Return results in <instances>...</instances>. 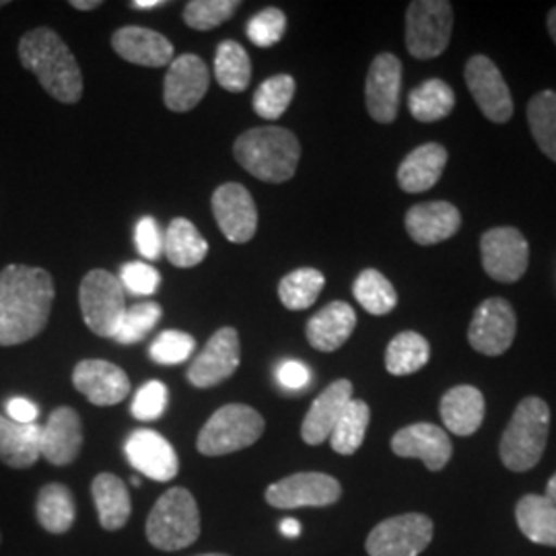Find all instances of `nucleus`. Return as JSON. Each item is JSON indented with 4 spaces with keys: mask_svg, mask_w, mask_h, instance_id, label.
<instances>
[{
    "mask_svg": "<svg viewBox=\"0 0 556 556\" xmlns=\"http://www.w3.org/2000/svg\"><path fill=\"white\" fill-rule=\"evenodd\" d=\"M54 280L43 268L11 264L0 270V346H17L48 326Z\"/></svg>",
    "mask_w": 556,
    "mask_h": 556,
    "instance_id": "f257e3e1",
    "label": "nucleus"
},
{
    "mask_svg": "<svg viewBox=\"0 0 556 556\" xmlns=\"http://www.w3.org/2000/svg\"><path fill=\"white\" fill-rule=\"evenodd\" d=\"M20 60L54 100L77 103L83 98L79 62L56 31L48 27L27 31L20 40Z\"/></svg>",
    "mask_w": 556,
    "mask_h": 556,
    "instance_id": "f03ea898",
    "label": "nucleus"
},
{
    "mask_svg": "<svg viewBox=\"0 0 556 556\" xmlns=\"http://www.w3.org/2000/svg\"><path fill=\"white\" fill-rule=\"evenodd\" d=\"M239 165L254 178L282 184L295 176L301 144L298 137L280 126H262L243 132L233 147Z\"/></svg>",
    "mask_w": 556,
    "mask_h": 556,
    "instance_id": "7ed1b4c3",
    "label": "nucleus"
},
{
    "mask_svg": "<svg viewBox=\"0 0 556 556\" xmlns=\"http://www.w3.org/2000/svg\"><path fill=\"white\" fill-rule=\"evenodd\" d=\"M548 433L551 406L542 397H523L517 404L498 443V456L503 466L511 472L532 470L546 450Z\"/></svg>",
    "mask_w": 556,
    "mask_h": 556,
    "instance_id": "20e7f679",
    "label": "nucleus"
},
{
    "mask_svg": "<svg viewBox=\"0 0 556 556\" xmlns=\"http://www.w3.org/2000/svg\"><path fill=\"white\" fill-rule=\"evenodd\" d=\"M147 540L163 553H178L192 546L200 536V509L194 495L174 486L165 491L147 517Z\"/></svg>",
    "mask_w": 556,
    "mask_h": 556,
    "instance_id": "39448f33",
    "label": "nucleus"
},
{
    "mask_svg": "<svg viewBox=\"0 0 556 556\" xmlns=\"http://www.w3.org/2000/svg\"><path fill=\"white\" fill-rule=\"evenodd\" d=\"M266 429L264 417L248 404H225L204 422L197 439L202 456H229L254 445Z\"/></svg>",
    "mask_w": 556,
    "mask_h": 556,
    "instance_id": "423d86ee",
    "label": "nucleus"
},
{
    "mask_svg": "<svg viewBox=\"0 0 556 556\" xmlns=\"http://www.w3.org/2000/svg\"><path fill=\"white\" fill-rule=\"evenodd\" d=\"M80 314L87 328L101 338L118 334L126 314V295L119 278L108 270H91L80 280Z\"/></svg>",
    "mask_w": 556,
    "mask_h": 556,
    "instance_id": "0eeeda50",
    "label": "nucleus"
},
{
    "mask_svg": "<svg viewBox=\"0 0 556 556\" xmlns=\"http://www.w3.org/2000/svg\"><path fill=\"white\" fill-rule=\"evenodd\" d=\"M454 31V7L447 0H415L406 11V48L418 60L441 56Z\"/></svg>",
    "mask_w": 556,
    "mask_h": 556,
    "instance_id": "6e6552de",
    "label": "nucleus"
},
{
    "mask_svg": "<svg viewBox=\"0 0 556 556\" xmlns=\"http://www.w3.org/2000/svg\"><path fill=\"white\" fill-rule=\"evenodd\" d=\"M435 534L433 519L425 514H402L379 521L365 540L369 556L422 555Z\"/></svg>",
    "mask_w": 556,
    "mask_h": 556,
    "instance_id": "1a4fd4ad",
    "label": "nucleus"
},
{
    "mask_svg": "<svg viewBox=\"0 0 556 556\" xmlns=\"http://www.w3.org/2000/svg\"><path fill=\"white\" fill-rule=\"evenodd\" d=\"M482 268L497 282H517L530 264L528 239L516 227H495L480 238Z\"/></svg>",
    "mask_w": 556,
    "mask_h": 556,
    "instance_id": "9d476101",
    "label": "nucleus"
},
{
    "mask_svg": "<svg viewBox=\"0 0 556 556\" xmlns=\"http://www.w3.org/2000/svg\"><path fill=\"white\" fill-rule=\"evenodd\" d=\"M264 498L275 509L330 507L342 498V484L338 478L324 472H298L273 482Z\"/></svg>",
    "mask_w": 556,
    "mask_h": 556,
    "instance_id": "9b49d317",
    "label": "nucleus"
},
{
    "mask_svg": "<svg viewBox=\"0 0 556 556\" xmlns=\"http://www.w3.org/2000/svg\"><path fill=\"white\" fill-rule=\"evenodd\" d=\"M517 334V316L509 301L491 298L478 305L470 328V346L486 357H498L507 353Z\"/></svg>",
    "mask_w": 556,
    "mask_h": 556,
    "instance_id": "f8f14e48",
    "label": "nucleus"
},
{
    "mask_svg": "<svg viewBox=\"0 0 556 556\" xmlns=\"http://www.w3.org/2000/svg\"><path fill=\"white\" fill-rule=\"evenodd\" d=\"M464 79L484 118L495 124H505L511 119L514 116L511 91L493 60L482 54L472 56L466 62Z\"/></svg>",
    "mask_w": 556,
    "mask_h": 556,
    "instance_id": "ddd939ff",
    "label": "nucleus"
},
{
    "mask_svg": "<svg viewBox=\"0 0 556 556\" xmlns=\"http://www.w3.org/2000/svg\"><path fill=\"white\" fill-rule=\"evenodd\" d=\"M239 363L241 346L238 330L227 326L217 330L199 357L190 363L186 379L199 390H208L231 378L238 371Z\"/></svg>",
    "mask_w": 556,
    "mask_h": 556,
    "instance_id": "4468645a",
    "label": "nucleus"
},
{
    "mask_svg": "<svg viewBox=\"0 0 556 556\" xmlns=\"http://www.w3.org/2000/svg\"><path fill=\"white\" fill-rule=\"evenodd\" d=\"M390 447L397 457L420 459L429 472H441L454 456V443L433 422H415L394 433Z\"/></svg>",
    "mask_w": 556,
    "mask_h": 556,
    "instance_id": "2eb2a0df",
    "label": "nucleus"
},
{
    "mask_svg": "<svg viewBox=\"0 0 556 556\" xmlns=\"http://www.w3.org/2000/svg\"><path fill=\"white\" fill-rule=\"evenodd\" d=\"M213 215L231 243H248L258 231V208L241 184H223L213 194Z\"/></svg>",
    "mask_w": 556,
    "mask_h": 556,
    "instance_id": "dca6fc26",
    "label": "nucleus"
},
{
    "mask_svg": "<svg viewBox=\"0 0 556 556\" xmlns=\"http://www.w3.org/2000/svg\"><path fill=\"white\" fill-rule=\"evenodd\" d=\"M402 62L394 54H378L365 80V103L369 116L379 124H392L400 110Z\"/></svg>",
    "mask_w": 556,
    "mask_h": 556,
    "instance_id": "f3484780",
    "label": "nucleus"
},
{
    "mask_svg": "<svg viewBox=\"0 0 556 556\" xmlns=\"http://www.w3.org/2000/svg\"><path fill=\"white\" fill-rule=\"evenodd\" d=\"M124 454L130 466L151 480L169 482L178 477L179 459L174 445L157 431L139 429L124 443Z\"/></svg>",
    "mask_w": 556,
    "mask_h": 556,
    "instance_id": "a211bd4d",
    "label": "nucleus"
},
{
    "mask_svg": "<svg viewBox=\"0 0 556 556\" xmlns=\"http://www.w3.org/2000/svg\"><path fill=\"white\" fill-rule=\"evenodd\" d=\"M75 390L96 406H116L130 394V379L118 365L103 358H85L73 369Z\"/></svg>",
    "mask_w": 556,
    "mask_h": 556,
    "instance_id": "6ab92c4d",
    "label": "nucleus"
},
{
    "mask_svg": "<svg viewBox=\"0 0 556 556\" xmlns=\"http://www.w3.org/2000/svg\"><path fill=\"white\" fill-rule=\"evenodd\" d=\"M211 75L197 54H181L169 64L163 85V101L172 112H190L208 91Z\"/></svg>",
    "mask_w": 556,
    "mask_h": 556,
    "instance_id": "aec40b11",
    "label": "nucleus"
},
{
    "mask_svg": "<svg viewBox=\"0 0 556 556\" xmlns=\"http://www.w3.org/2000/svg\"><path fill=\"white\" fill-rule=\"evenodd\" d=\"M41 457L52 466H68L83 450V422L79 413L71 406L52 410L48 422L41 427Z\"/></svg>",
    "mask_w": 556,
    "mask_h": 556,
    "instance_id": "412c9836",
    "label": "nucleus"
},
{
    "mask_svg": "<svg viewBox=\"0 0 556 556\" xmlns=\"http://www.w3.org/2000/svg\"><path fill=\"white\" fill-rule=\"evenodd\" d=\"M351 400H353V381L351 379L332 381L309 406L307 415L301 422V439L307 445H321L324 441H328L337 427L338 418Z\"/></svg>",
    "mask_w": 556,
    "mask_h": 556,
    "instance_id": "4be33fe9",
    "label": "nucleus"
},
{
    "mask_svg": "<svg viewBox=\"0 0 556 556\" xmlns=\"http://www.w3.org/2000/svg\"><path fill=\"white\" fill-rule=\"evenodd\" d=\"M404 225L418 245H435L456 236L462 227V215L452 202H422L406 213Z\"/></svg>",
    "mask_w": 556,
    "mask_h": 556,
    "instance_id": "5701e85b",
    "label": "nucleus"
},
{
    "mask_svg": "<svg viewBox=\"0 0 556 556\" xmlns=\"http://www.w3.org/2000/svg\"><path fill=\"white\" fill-rule=\"evenodd\" d=\"M112 48L119 59L139 66L160 68L174 62V43L160 31L128 25L112 36Z\"/></svg>",
    "mask_w": 556,
    "mask_h": 556,
    "instance_id": "b1692460",
    "label": "nucleus"
},
{
    "mask_svg": "<svg viewBox=\"0 0 556 556\" xmlns=\"http://www.w3.org/2000/svg\"><path fill=\"white\" fill-rule=\"evenodd\" d=\"M486 402L475 386H456L447 390L439 402V415L450 433L470 438L482 427Z\"/></svg>",
    "mask_w": 556,
    "mask_h": 556,
    "instance_id": "393cba45",
    "label": "nucleus"
},
{
    "mask_svg": "<svg viewBox=\"0 0 556 556\" xmlns=\"http://www.w3.org/2000/svg\"><path fill=\"white\" fill-rule=\"evenodd\" d=\"M357 328V314L346 301H332L321 307L305 326V337L319 353H334Z\"/></svg>",
    "mask_w": 556,
    "mask_h": 556,
    "instance_id": "a878e982",
    "label": "nucleus"
},
{
    "mask_svg": "<svg viewBox=\"0 0 556 556\" xmlns=\"http://www.w3.org/2000/svg\"><path fill=\"white\" fill-rule=\"evenodd\" d=\"M447 163V149L439 142H425L410 151L397 167V184L404 192H427L438 184Z\"/></svg>",
    "mask_w": 556,
    "mask_h": 556,
    "instance_id": "bb28decb",
    "label": "nucleus"
},
{
    "mask_svg": "<svg viewBox=\"0 0 556 556\" xmlns=\"http://www.w3.org/2000/svg\"><path fill=\"white\" fill-rule=\"evenodd\" d=\"M41 427L21 425L0 415V462L9 468H31L41 456Z\"/></svg>",
    "mask_w": 556,
    "mask_h": 556,
    "instance_id": "cd10ccee",
    "label": "nucleus"
},
{
    "mask_svg": "<svg viewBox=\"0 0 556 556\" xmlns=\"http://www.w3.org/2000/svg\"><path fill=\"white\" fill-rule=\"evenodd\" d=\"M91 495L96 501L103 530L118 532L128 523L132 514V501L122 478L112 472H101L91 482Z\"/></svg>",
    "mask_w": 556,
    "mask_h": 556,
    "instance_id": "c85d7f7f",
    "label": "nucleus"
},
{
    "mask_svg": "<svg viewBox=\"0 0 556 556\" xmlns=\"http://www.w3.org/2000/svg\"><path fill=\"white\" fill-rule=\"evenodd\" d=\"M519 532L540 546L556 548V503L546 495H523L517 501Z\"/></svg>",
    "mask_w": 556,
    "mask_h": 556,
    "instance_id": "c756f323",
    "label": "nucleus"
},
{
    "mask_svg": "<svg viewBox=\"0 0 556 556\" xmlns=\"http://www.w3.org/2000/svg\"><path fill=\"white\" fill-rule=\"evenodd\" d=\"M38 523L50 534H66L77 519V503L71 489L62 482L41 486L36 498Z\"/></svg>",
    "mask_w": 556,
    "mask_h": 556,
    "instance_id": "7c9ffc66",
    "label": "nucleus"
},
{
    "mask_svg": "<svg viewBox=\"0 0 556 556\" xmlns=\"http://www.w3.org/2000/svg\"><path fill=\"white\" fill-rule=\"evenodd\" d=\"M163 254L178 268H194L208 254V243L200 236L194 223L188 219L172 220L163 239Z\"/></svg>",
    "mask_w": 556,
    "mask_h": 556,
    "instance_id": "2f4dec72",
    "label": "nucleus"
},
{
    "mask_svg": "<svg viewBox=\"0 0 556 556\" xmlns=\"http://www.w3.org/2000/svg\"><path fill=\"white\" fill-rule=\"evenodd\" d=\"M431 358V346L427 338L418 332L406 330L390 340L386 349V369L388 374L404 378L420 371Z\"/></svg>",
    "mask_w": 556,
    "mask_h": 556,
    "instance_id": "473e14b6",
    "label": "nucleus"
},
{
    "mask_svg": "<svg viewBox=\"0 0 556 556\" xmlns=\"http://www.w3.org/2000/svg\"><path fill=\"white\" fill-rule=\"evenodd\" d=\"M456 108L454 89L441 79L420 83L408 96V110L413 118L425 124L447 118Z\"/></svg>",
    "mask_w": 556,
    "mask_h": 556,
    "instance_id": "72a5a7b5",
    "label": "nucleus"
},
{
    "mask_svg": "<svg viewBox=\"0 0 556 556\" xmlns=\"http://www.w3.org/2000/svg\"><path fill=\"white\" fill-rule=\"evenodd\" d=\"M371 420V408L365 400H351L342 415L338 418L337 427L330 435V445L340 456H353L363 445L367 427Z\"/></svg>",
    "mask_w": 556,
    "mask_h": 556,
    "instance_id": "f704fd0d",
    "label": "nucleus"
},
{
    "mask_svg": "<svg viewBox=\"0 0 556 556\" xmlns=\"http://www.w3.org/2000/svg\"><path fill=\"white\" fill-rule=\"evenodd\" d=\"M215 77L223 89L241 93L252 80V62L239 41H220L215 54Z\"/></svg>",
    "mask_w": 556,
    "mask_h": 556,
    "instance_id": "c9c22d12",
    "label": "nucleus"
},
{
    "mask_svg": "<svg viewBox=\"0 0 556 556\" xmlns=\"http://www.w3.org/2000/svg\"><path fill=\"white\" fill-rule=\"evenodd\" d=\"M353 295L358 305L371 316H386L394 312L397 303L394 285L376 268H367L358 275L353 285Z\"/></svg>",
    "mask_w": 556,
    "mask_h": 556,
    "instance_id": "e433bc0d",
    "label": "nucleus"
},
{
    "mask_svg": "<svg viewBox=\"0 0 556 556\" xmlns=\"http://www.w3.org/2000/svg\"><path fill=\"white\" fill-rule=\"evenodd\" d=\"M528 124L540 151L556 163V91L546 89L530 100Z\"/></svg>",
    "mask_w": 556,
    "mask_h": 556,
    "instance_id": "4c0bfd02",
    "label": "nucleus"
},
{
    "mask_svg": "<svg viewBox=\"0 0 556 556\" xmlns=\"http://www.w3.org/2000/svg\"><path fill=\"white\" fill-rule=\"evenodd\" d=\"M324 285L326 278L316 268H298L280 280L278 298L287 309L301 312L318 301Z\"/></svg>",
    "mask_w": 556,
    "mask_h": 556,
    "instance_id": "58836bf2",
    "label": "nucleus"
},
{
    "mask_svg": "<svg viewBox=\"0 0 556 556\" xmlns=\"http://www.w3.org/2000/svg\"><path fill=\"white\" fill-rule=\"evenodd\" d=\"M295 98V79L291 75H277L264 80L254 96V110L260 118L278 119Z\"/></svg>",
    "mask_w": 556,
    "mask_h": 556,
    "instance_id": "ea45409f",
    "label": "nucleus"
},
{
    "mask_svg": "<svg viewBox=\"0 0 556 556\" xmlns=\"http://www.w3.org/2000/svg\"><path fill=\"white\" fill-rule=\"evenodd\" d=\"M238 7V0H192L184 9V21L192 29L208 31L231 20Z\"/></svg>",
    "mask_w": 556,
    "mask_h": 556,
    "instance_id": "a19ab883",
    "label": "nucleus"
},
{
    "mask_svg": "<svg viewBox=\"0 0 556 556\" xmlns=\"http://www.w3.org/2000/svg\"><path fill=\"white\" fill-rule=\"evenodd\" d=\"M161 316L163 312L160 303L147 301V303L132 305L130 309H126L124 319L119 324L118 334L114 340L119 344H137L160 324Z\"/></svg>",
    "mask_w": 556,
    "mask_h": 556,
    "instance_id": "79ce46f5",
    "label": "nucleus"
},
{
    "mask_svg": "<svg viewBox=\"0 0 556 556\" xmlns=\"http://www.w3.org/2000/svg\"><path fill=\"white\" fill-rule=\"evenodd\" d=\"M197 349V340L179 330H165L153 340L149 355L160 365H179L188 361Z\"/></svg>",
    "mask_w": 556,
    "mask_h": 556,
    "instance_id": "37998d69",
    "label": "nucleus"
},
{
    "mask_svg": "<svg viewBox=\"0 0 556 556\" xmlns=\"http://www.w3.org/2000/svg\"><path fill=\"white\" fill-rule=\"evenodd\" d=\"M285 29H287L285 13L280 9L268 7L248 23V38L258 48H270L285 36Z\"/></svg>",
    "mask_w": 556,
    "mask_h": 556,
    "instance_id": "c03bdc74",
    "label": "nucleus"
},
{
    "mask_svg": "<svg viewBox=\"0 0 556 556\" xmlns=\"http://www.w3.org/2000/svg\"><path fill=\"white\" fill-rule=\"evenodd\" d=\"M167 400H169V394H167L165 383H161L157 379L147 381L135 394L130 413L137 420H144V422L157 420L167 408Z\"/></svg>",
    "mask_w": 556,
    "mask_h": 556,
    "instance_id": "a18cd8bd",
    "label": "nucleus"
},
{
    "mask_svg": "<svg viewBox=\"0 0 556 556\" xmlns=\"http://www.w3.org/2000/svg\"><path fill=\"white\" fill-rule=\"evenodd\" d=\"M119 282L132 295H153L160 289V273L144 262H128L122 266Z\"/></svg>",
    "mask_w": 556,
    "mask_h": 556,
    "instance_id": "49530a36",
    "label": "nucleus"
},
{
    "mask_svg": "<svg viewBox=\"0 0 556 556\" xmlns=\"http://www.w3.org/2000/svg\"><path fill=\"white\" fill-rule=\"evenodd\" d=\"M163 239L165 236L161 233L160 225L153 217H142L137 225L135 231V241H137V250L140 256L147 260H160L163 254Z\"/></svg>",
    "mask_w": 556,
    "mask_h": 556,
    "instance_id": "de8ad7c7",
    "label": "nucleus"
},
{
    "mask_svg": "<svg viewBox=\"0 0 556 556\" xmlns=\"http://www.w3.org/2000/svg\"><path fill=\"white\" fill-rule=\"evenodd\" d=\"M278 383L287 390H301L309 383L312 379V371L307 365H303L301 361H293V358H287L278 365L277 369Z\"/></svg>",
    "mask_w": 556,
    "mask_h": 556,
    "instance_id": "09e8293b",
    "label": "nucleus"
},
{
    "mask_svg": "<svg viewBox=\"0 0 556 556\" xmlns=\"http://www.w3.org/2000/svg\"><path fill=\"white\" fill-rule=\"evenodd\" d=\"M4 408H7V417L21 425H34L40 417V408L27 397H11Z\"/></svg>",
    "mask_w": 556,
    "mask_h": 556,
    "instance_id": "8fccbe9b",
    "label": "nucleus"
},
{
    "mask_svg": "<svg viewBox=\"0 0 556 556\" xmlns=\"http://www.w3.org/2000/svg\"><path fill=\"white\" fill-rule=\"evenodd\" d=\"M280 534L287 538H299L301 536V523L298 519H282L280 521Z\"/></svg>",
    "mask_w": 556,
    "mask_h": 556,
    "instance_id": "3c124183",
    "label": "nucleus"
},
{
    "mask_svg": "<svg viewBox=\"0 0 556 556\" xmlns=\"http://www.w3.org/2000/svg\"><path fill=\"white\" fill-rule=\"evenodd\" d=\"M163 4H165V0H132V2H130V7H132V9H139V11L157 9V7H163Z\"/></svg>",
    "mask_w": 556,
    "mask_h": 556,
    "instance_id": "603ef678",
    "label": "nucleus"
},
{
    "mask_svg": "<svg viewBox=\"0 0 556 556\" xmlns=\"http://www.w3.org/2000/svg\"><path fill=\"white\" fill-rule=\"evenodd\" d=\"M71 4L79 11H93L101 7V0H71Z\"/></svg>",
    "mask_w": 556,
    "mask_h": 556,
    "instance_id": "864d4df0",
    "label": "nucleus"
},
{
    "mask_svg": "<svg viewBox=\"0 0 556 556\" xmlns=\"http://www.w3.org/2000/svg\"><path fill=\"white\" fill-rule=\"evenodd\" d=\"M546 25H548V34H551V38L556 43V7L555 9H551V13H548V20H546Z\"/></svg>",
    "mask_w": 556,
    "mask_h": 556,
    "instance_id": "5fc2aeb1",
    "label": "nucleus"
},
{
    "mask_svg": "<svg viewBox=\"0 0 556 556\" xmlns=\"http://www.w3.org/2000/svg\"><path fill=\"white\" fill-rule=\"evenodd\" d=\"M546 497L556 503V472L548 480V484H546Z\"/></svg>",
    "mask_w": 556,
    "mask_h": 556,
    "instance_id": "6e6d98bb",
    "label": "nucleus"
},
{
    "mask_svg": "<svg viewBox=\"0 0 556 556\" xmlns=\"http://www.w3.org/2000/svg\"><path fill=\"white\" fill-rule=\"evenodd\" d=\"M130 482H132V484H135V486H140V478L139 477L130 478Z\"/></svg>",
    "mask_w": 556,
    "mask_h": 556,
    "instance_id": "4d7b16f0",
    "label": "nucleus"
},
{
    "mask_svg": "<svg viewBox=\"0 0 556 556\" xmlns=\"http://www.w3.org/2000/svg\"><path fill=\"white\" fill-rule=\"evenodd\" d=\"M199 556H229V555H220V553H208V555H199Z\"/></svg>",
    "mask_w": 556,
    "mask_h": 556,
    "instance_id": "13d9d810",
    "label": "nucleus"
},
{
    "mask_svg": "<svg viewBox=\"0 0 556 556\" xmlns=\"http://www.w3.org/2000/svg\"><path fill=\"white\" fill-rule=\"evenodd\" d=\"M2 7H7V0H0V9H2Z\"/></svg>",
    "mask_w": 556,
    "mask_h": 556,
    "instance_id": "bf43d9fd",
    "label": "nucleus"
},
{
    "mask_svg": "<svg viewBox=\"0 0 556 556\" xmlns=\"http://www.w3.org/2000/svg\"><path fill=\"white\" fill-rule=\"evenodd\" d=\"M0 544H2V534H0Z\"/></svg>",
    "mask_w": 556,
    "mask_h": 556,
    "instance_id": "052dcab7",
    "label": "nucleus"
}]
</instances>
